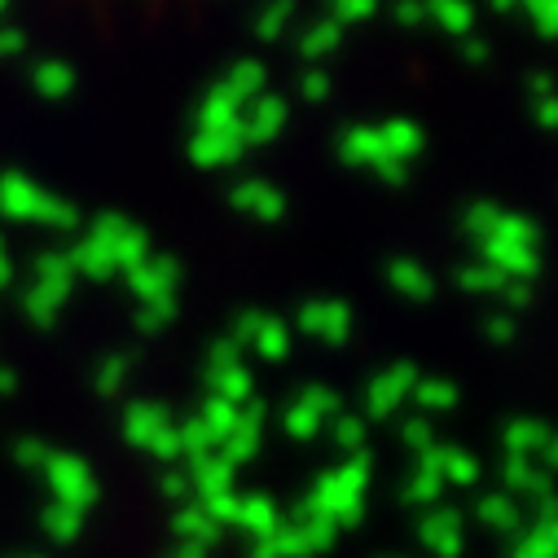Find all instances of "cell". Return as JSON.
Segmentation results:
<instances>
[{
	"label": "cell",
	"mask_w": 558,
	"mask_h": 558,
	"mask_svg": "<svg viewBox=\"0 0 558 558\" xmlns=\"http://www.w3.org/2000/svg\"><path fill=\"white\" fill-rule=\"evenodd\" d=\"M207 387H211V396H220V400H229L238 409H246L255 400V374H251L246 361H238V365H229L220 374H207Z\"/></svg>",
	"instance_id": "29"
},
{
	"label": "cell",
	"mask_w": 558,
	"mask_h": 558,
	"mask_svg": "<svg viewBox=\"0 0 558 558\" xmlns=\"http://www.w3.org/2000/svg\"><path fill=\"white\" fill-rule=\"evenodd\" d=\"M123 282L136 300V308H159V304H177V291H181V264L172 255H159L150 251L132 272H123Z\"/></svg>",
	"instance_id": "7"
},
{
	"label": "cell",
	"mask_w": 558,
	"mask_h": 558,
	"mask_svg": "<svg viewBox=\"0 0 558 558\" xmlns=\"http://www.w3.org/2000/svg\"><path fill=\"white\" fill-rule=\"evenodd\" d=\"M40 475H45V484H49V493H53L58 506L88 510V506L97 501V475H93V466H88L84 458H75V453H53Z\"/></svg>",
	"instance_id": "9"
},
{
	"label": "cell",
	"mask_w": 558,
	"mask_h": 558,
	"mask_svg": "<svg viewBox=\"0 0 558 558\" xmlns=\"http://www.w3.org/2000/svg\"><path fill=\"white\" fill-rule=\"evenodd\" d=\"M549 436H554V432H549L545 423H536V417H514V423L501 432L506 462H541Z\"/></svg>",
	"instance_id": "20"
},
{
	"label": "cell",
	"mask_w": 558,
	"mask_h": 558,
	"mask_svg": "<svg viewBox=\"0 0 558 558\" xmlns=\"http://www.w3.org/2000/svg\"><path fill=\"white\" fill-rule=\"evenodd\" d=\"M238 361H242V348H238V343L225 335L220 343H211V348H207V365H203V378H207V374H220V369H229V365H238Z\"/></svg>",
	"instance_id": "46"
},
{
	"label": "cell",
	"mask_w": 558,
	"mask_h": 558,
	"mask_svg": "<svg viewBox=\"0 0 558 558\" xmlns=\"http://www.w3.org/2000/svg\"><path fill=\"white\" fill-rule=\"evenodd\" d=\"M335 536H339V527L330 519L295 510V519H287L277 536L251 545V558H317L335 545Z\"/></svg>",
	"instance_id": "5"
},
{
	"label": "cell",
	"mask_w": 558,
	"mask_h": 558,
	"mask_svg": "<svg viewBox=\"0 0 558 558\" xmlns=\"http://www.w3.org/2000/svg\"><path fill=\"white\" fill-rule=\"evenodd\" d=\"M10 287H14V259L0 255V291H10Z\"/></svg>",
	"instance_id": "55"
},
{
	"label": "cell",
	"mask_w": 558,
	"mask_h": 558,
	"mask_svg": "<svg viewBox=\"0 0 558 558\" xmlns=\"http://www.w3.org/2000/svg\"><path fill=\"white\" fill-rule=\"evenodd\" d=\"M300 93H304V101H326V97H330V71L308 66V71L300 75Z\"/></svg>",
	"instance_id": "47"
},
{
	"label": "cell",
	"mask_w": 558,
	"mask_h": 558,
	"mask_svg": "<svg viewBox=\"0 0 558 558\" xmlns=\"http://www.w3.org/2000/svg\"><path fill=\"white\" fill-rule=\"evenodd\" d=\"M541 466H545V471H549V475H554V471H558V432H554V436H549V445H545V458H541Z\"/></svg>",
	"instance_id": "54"
},
{
	"label": "cell",
	"mask_w": 558,
	"mask_h": 558,
	"mask_svg": "<svg viewBox=\"0 0 558 558\" xmlns=\"http://www.w3.org/2000/svg\"><path fill=\"white\" fill-rule=\"evenodd\" d=\"M532 119L541 128H558V93L549 75H532Z\"/></svg>",
	"instance_id": "40"
},
{
	"label": "cell",
	"mask_w": 558,
	"mask_h": 558,
	"mask_svg": "<svg viewBox=\"0 0 558 558\" xmlns=\"http://www.w3.org/2000/svg\"><path fill=\"white\" fill-rule=\"evenodd\" d=\"M378 136H383L387 159L400 163V168H409V159L423 155V146H427V132L413 119H387V123H378Z\"/></svg>",
	"instance_id": "22"
},
{
	"label": "cell",
	"mask_w": 558,
	"mask_h": 558,
	"mask_svg": "<svg viewBox=\"0 0 558 558\" xmlns=\"http://www.w3.org/2000/svg\"><path fill=\"white\" fill-rule=\"evenodd\" d=\"M387 287H391L396 295H404V300H432V295H436V277H432L427 264L400 255V259L387 264Z\"/></svg>",
	"instance_id": "25"
},
{
	"label": "cell",
	"mask_w": 558,
	"mask_h": 558,
	"mask_svg": "<svg viewBox=\"0 0 558 558\" xmlns=\"http://www.w3.org/2000/svg\"><path fill=\"white\" fill-rule=\"evenodd\" d=\"M326 19H335L339 27H348V23H365V19H374V5H369V0H339V5H335Z\"/></svg>",
	"instance_id": "48"
},
{
	"label": "cell",
	"mask_w": 558,
	"mask_h": 558,
	"mask_svg": "<svg viewBox=\"0 0 558 558\" xmlns=\"http://www.w3.org/2000/svg\"><path fill=\"white\" fill-rule=\"evenodd\" d=\"M339 159H343L348 168H365V172H374L378 181H391V185H400L404 172H409V168H400V163L387 159L383 136H378V123L348 128V132L339 136Z\"/></svg>",
	"instance_id": "10"
},
{
	"label": "cell",
	"mask_w": 558,
	"mask_h": 558,
	"mask_svg": "<svg viewBox=\"0 0 558 558\" xmlns=\"http://www.w3.org/2000/svg\"><path fill=\"white\" fill-rule=\"evenodd\" d=\"M462 229L480 246V259L493 264L506 282H532L536 277V268H541V233L519 211H506V207H493V203H475L462 216Z\"/></svg>",
	"instance_id": "1"
},
{
	"label": "cell",
	"mask_w": 558,
	"mask_h": 558,
	"mask_svg": "<svg viewBox=\"0 0 558 558\" xmlns=\"http://www.w3.org/2000/svg\"><path fill=\"white\" fill-rule=\"evenodd\" d=\"M352 308L343 304V300H308L304 308H300V330L308 335V339H322V343H330V348H343L348 343V335H352Z\"/></svg>",
	"instance_id": "11"
},
{
	"label": "cell",
	"mask_w": 558,
	"mask_h": 558,
	"mask_svg": "<svg viewBox=\"0 0 558 558\" xmlns=\"http://www.w3.org/2000/svg\"><path fill=\"white\" fill-rule=\"evenodd\" d=\"M229 97H238L242 106H251L255 97H264L268 93V66L259 62V58H238L220 80H216Z\"/></svg>",
	"instance_id": "23"
},
{
	"label": "cell",
	"mask_w": 558,
	"mask_h": 558,
	"mask_svg": "<svg viewBox=\"0 0 558 558\" xmlns=\"http://www.w3.org/2000/svg\"><path fill=\"white\" fill-rule=\"evenodd\" d=\"M172 423H177L172 409H163L159 400H132V404L123 409V440H128L132 449L150 453V445H155Z\"/></svg>",
	"instance_id": "14"
},
{
	"label": "cell",
	"mask_w": 558,
	"mask_h": 558,
	"mask_svg": "<svg viewBox=\"0 0 558 558\" xmlns=\"http://www.w3.org/2000/svg\"><path fill=\"white\" fill-rule=\"evenodd\" d=\"M0 216L19 220V225H45V229H75L80 225V207L49 194L45 185L27 181L23 172H5L0 177Z\"/></svg>",
	"instance_id": "3"
},
{
	"label": "cell",
	"mask_w": 558,
	"mask_h": 558,
	"mask_svg": "<svg viewBox=\"0 0 558 558\" xmlns=\"http://www.w3.org/2000/svg\"><path fill=\"white\" fill-rule=\"evenodd\" d=\"M427 23H436L445 36L466 40L471 36V23H475V10L462 5V0H436V5H427Z\"/></svg>",
	"instance_id": "34"
},
{
	"label": "cell",
	"mask_w": 558,
	"mask_h": 558,
	"mask_svg": "<svg viewBox=\"0 0 558 558\" xmlns=\"http://www.w3.org/2000/svg\"><path fill=\"white\" fill-rule=\"evenodd\" d=\"M19 391V374L14 369H0V396H14Z\"/></svg>",
	"instance_id": "56"
},
{
	"label": "cell",
	"mask_w": 558,
	"mask_h": 558,
	"mask_svg": "<svg viewBox=\"0 0 558 558\" xmlns=\"http://www.w3.org/2000/svg\"><path fill=\"white\" fill-rule=\"evenodd\" d=\"M75 84H80V75H75V66L62 62V58H40V62L32 66V88H36L45 101H66V97L75 93Z\"/></svg>",
	"instance_id": "26"
},
{
	"label": "cell",
	"mask_w": 558,
	"mask_h": 558,
	"mask_svg": "<svg viewBox=\"0 0 558 558\" xmlns=\"http://www.w3.org/2000/svg\"><path fill=\"white\" fill-rule=\"evenodd\" d=\"M251 352H259L264 361H287L291 356V326L282 322V317H268L264 313V322H259V330H255V339H251Z\"/></svg>",
	"instance_id": "30"
},
{
	"label": "cell",
	"mask_w": 558,
	"mask_h": 558,
	"mask_svg": "<svg viewBox=\"0 0 558 558\" xmlns=\"http://www.w3.org/2000/svg\"><path fill=\"white\" fill-rule=\"evenodd\" d=\"M417 365L409 361H391L387 369H378L365 387V423H387V417L400 413L404 400H413V387H417Z\"/></svg>",
	"instance_id": "8"
},
{
	"label": "cell",
	"mask_w": 558,
	"mask_h": 558,
	"mask_svg": "<svg viewBox=\"0 0 558 558\" xmlns=\"http://www.w3.org/2000/svg\"><path fill=\"white\" fill-rule=\"evenodd\" d=\"M413 462L432 466L445 480V488H475L480 484V458L471 449H462V445H436V449H427L423 458H413Z\"/></svg>",
	"instance_id": "18"
},
{
	"label": "cell",
	"mask_w": 558,
	"mask_h": 558,
	"mask_svg": "<svg viewBox=\"0 0 558 558\" xmlns=\"http://www.w3.org/2000/svg\"><path fill=\"white\" fill-rule=\"evenodd\" d=\"M417 541L427 545L432 558H462L466 549V527H462V514L449 510V506H432L417 523Z\"/></svg>",
	"instance_id": "13"
},
{
	"label": "cell",
	"mask_w": 558,
	"mask_h": 558,
	"mask_svg": "<svg viewBox=\"0 0 558 558\" xmlns=\"http://www.w3.org/2000/svg\"><path fill=\"white\" fill-rule=\"evenodd\" d=\"M177 317V304H159V308H136V326H142V330H163L168 322Z\"/></svg>",
	"instance_id": "50"
},
{
	"label": "cell",
	"mask_w": 558,
	"mask_h": 558,
	"mask_svg": "<svg viewBox=\"0 0 558 558\" xmlns=\"http://www.w3.org/2000/svg\"><path fill=\"white\" fill-rule=\"evenodd\" d=\"M339 45H343V27H339L335 19H317V23H308V27L300 32V40H295V49H300V58H304L308 66H317L322 58H330Z\"/></svg>",
	"instance_id": "28"
},
{
	"label": "cell",
	"mask_w": 558,
	"mask_h": 558,
	"mask_svg": "<svg viewBox=\"0 0 558 558\" xmlns=\"http://www.w3.org/2000/svg\"><path fill=\"white\" fill-rule=\"evenodd\" d=\"M49 458H53V449H49L45 440H36V436H23V440L14 445V462H19L23 471H45Z\"/></svg>",
	"instance_id": "45"
},
{
	"label": "cell",
	"mask_w": 558,
	"mask_h": 558,
	"mask_svg": "<svg viewBox=\"0 0 558 558\" xmlns=\"http://www.w3.org/2000/svg\"><path fill=\"white\" fill-rule=\"evenodd\" d=\"M168 558H207V554H203V549H190V545H181V549H177V554H168Z\"/></svg>",
	"instance_id": "58"
},
{
	"label": "cell",
	"mask_w": 558,
	"mask_h": 558,
	"mask_svg": "<svg viewBox=\"0 0 558 558\" xmlns=\"http://www.w3.org/2000/svg\"><path fill=\"white\" fill-rule=\"evenodd\" d=\"M532 527H541V532H549V541L558 545V514H554V519H545V523H532Z\"/></svg>",
	"instance_id": "57"
},
{
	"label": "cell",
	"mask_w": 558,
	"mask_h": 558,
	"mask_svg": "<svg viewBox=\"0 0 558 558\" xmlns=\"http://www.w3.org/2000/svg\"><path fill=\"white\" fill-rule=\"evenodd\" d=\"M287 119H291L287 97H272V93L255 97V101L246 106V114H242V136H246V146H268V142H277V136L287 132Z\"/></svg>",
	"instance_id": "16"
},
{
	"label": "cell",
	"mask_w": 558,
	"mask_h": 558,
	"mask_svg": "<svg viewBox=\"0 0 558 558\" xmlns=\"http://www.w3.org/2000/svg\"><path fill=\"white\" fill-rule=\"evenodd\" d=\"M475 519L497 532V536H514L523 527V506L510 497V493H484L480 506H475Z\"/></svg>",
	"instance_id": "27"
},
{
	"label": "cell",
	"mask_w": 558,
	"mask_h": 558,
	"mask_svg": "<svg viewBox=\"0 0 558 558\" xmlns=\"http://www.w3.org/2000/svg\"><path fill=\"white\" fill-rule=\"evenodd\" d=\"M128 369H132V356H123V352H110V356L97 365V378H93V387H97L101 396H119V391L128 387Z\"/></svg>",
	"instance_id": "39"
},
{
	"label": "cell",
	"mask_w": 558,
	"mask_h": 558,
	"mask_svg": "<svg viewBox=\"0 0 558 558\" xmlns=\"http://www.w3.org/2000/svg\"><path fill=\"white\" fill-rule=\"evenodd\" d=\"M339 413H343L339 391L313 383V387H304V391L282 409V432H287L291 440H313V436H322V432L335 423Z\"/></svg>",
	"instance_id": "6"
},
{
	"label": "cell",
	"mask_w": 558,
	"mask_h": 558,
	"mask_svg": "<svg viewBox=\"0 0 558 558\" xmlns=\"http://www.w3.org/2000/svg\"><path fill=\"white\" fill-rule=\"evenodd\" d=\"M172 532H177V541L181 545H190V549H211L216 541H220V523L198 506V501H190V506H181L177 510V519H172Z\"/></svg>",
	"instance_id": "24"
},
{
	"label": "cell",
	"mask_w": 558,
	"mask_h": 558,
	"mask_svg": "<svg viewBox=\"0 0 558 558\" xmlns=\"http://www.w3.org/2000/svg\"><path fill=\"white\" fill-rule=\"evenodd\" d=\"M0 255H5V238H0Z\"/></svg>",
	"instance_id": "59"
},
{
	"label": "cell",
	"mask_w": 558,
	"mask_h": 558,
	"mask_svg": "<svg viewBox=\"0 0 558 558\" xmlns=\"http://www.w3.org/2000/svg\"><path fill=\"white\" fill-rule=\"evenodd\" d=\"M150 458H155V462H163L168 471L185 462V449H181V427H177V423H172V427H168V432H163V436L150 445Z\"/></svg>",
	"instance_id": "44"
},
{
	"label": "cell",
	"mask_w": 558,
	"mask_h": 558,
	"mask_svg": "<svg viewBox=\"0 0 558 558\" xmlns=\"http://www.w3.org/2000/svg\"><path fill=\"white\" fill-rule=\"evenodd\" d=\"M233 527L246 532L251 541H268V536L282 532V510H277V501L264 497V493H242V497H238Z\"/></svg>",
	"instance_id": "19"
},
{
	"label": "cell",
	"mask_w": 558,
	"mask_h": 558,
	"mask_svg": "<svg viewBox=\"0 0 558 558\" xmlns=\"http://www.w3.org/2000/svg\"><path fill=\"white\" fill-rule=\"evenodd\" d=\"M510 558H558V545L549 541V532H541V527H532V532H523V536L514 541V549H510Z\"/></svg>",
	"instance_id": "42"
},
{
	"label": "cell",
	"mask_w": 558,
	"mask_h": 558,
	"mask_svg": "<svg viewBox=\"0 0 558 558\" xmlns=\"http://www.w3.org/2000/svg\"><path fill=\"white\" fill-rule=\"evenodd\" d=\"M396 23H404V27L427 23V5H396Z\"/></svg>",
	"instance_id": "52"
},
{
	"label": "cell",
	"mask_w": 558,
	"mask_h": 558,
	"mask_svg": "<svg viewBox=\"0 0 558 558\" xmlns=\"http://www.w3.org/2000/svg\"><path fill=\"white\" fill-rule=\"evenodd\" d=\"M523 14H527V23H532L545 40H558V0H532Z\"/></svg>",
	"instance_id": "43"
},
{
	"label": "cell",
	"mask_w": 558,
	"mask_h": 558,
	"mask_svg": "<svg viewBox=\"0 0 558 558\" xmlns=\"http://www.w3.org/2000/svg\"><path fill=\"white\" fill-rule=\"evenodd\" d=\"M194 417L211 432V440L216 445H225L229 436H233V427H238V417H242V409L238 404H229V400H220V396H207L198 409H194Z\"/></svg>",
	"instance_id": "31"
},
{
	"label": "cell",
	"mask_w": 558,
	"mask_h": 558,
	"mask_svg": "<svg viewBox=\"0 0 558 558\" xmlns=\"http://www.w3.org/2000/svg\"><path fill=\"white\" fill-rule=\"evenodd\" d=\"M458 287H462V291H471V295H501L510 282H506V277H501L493 264L475 259V264L458 268Z\"/></svg>",
	"instance_id": "36"
},
{
	"label": "cell",
	"mask_w": 558,
	"mask_h": 558,
	"mask_svg": "<svg viewBox=\"0 0 558 558\" xmlns=\"http://www.w3.org/2000/svg\"><path fill=\"white\" fill-rule=\"evenodd\" d=\"M449 488H445V480L432 471V466H423V462H413V471H409V480H404V501L409 506H440V497H445Z\"/></svg>",
	"instance_id": "32"
},
{
	"label": "cell",
	"mask_w": 558,
	"mask_h": 558,
	"mask_svg": "<svg viewBox=\"0 0 558 558\" xmlns=\"http://www.w3.org/2000/svg\"><path fill=\"white\" fill-rule=\"evenodd\" d=\"M264 423H268V404L255 396V400L242 409V417H238L233 436L220 445V458H225L229 466H242V462H251V458L259 453V445H264Z\"/></svg>",
	"instance_id": "17"
},
{
	"label": "cell",
	"mask_w": 558,
	"mask_h": 558,
	"mask_svg": "<svg viewBox=\"0 0 558 558\" xmlns=\"http://www.w3.org/2000/svg\"><path fill=\"white\" fill-rule=\"evenodd\" d=\"M330 440H335V449H339V453L356 458V453H365L369 423H365V417H356V413H339L335 423H330Z\"/></svg>",
	"instance_id": "35"
},
{
	"label": "cell",
	"mask_w": 558,
	"mask_h": 558,
	"mask_svg": "<svg viewBox=\"0 0 558 558\" xmlns=\"http://www.w3.org/2000/svg\"><path fill=\"white\" fill-rule=\"evenodd\" d=\"M159 488H163V497H172V501H177V497H185V493H190V475L172 466V471H163V480H159Z\"/></svg>",
	"instance_id": "51"
},
{
	"label": "cell",
	"mask_w": 558,
	"mask_h": 558,
	"mask_svg": "<svg viewBox=\"0 0 558 558\" xmlns=\"http://www.w3.org/2000/svg\"><path fill=\"white\" fill-rule=\"evenodd\" d=\"M40 527H45V536H49V541L71 545V541L84 532V510H71V506L49 501V506L40 510Z\"/></svg>",
	"instance_id": "33"
},
{
	"label": "cell",
	"mask_w": 558,
	"mask_h": 558,
	"mask_svg": "<svg viewBox=\"0 0 558 558\" xmlns=\"http://www.w3.org/2000/svg\"><path fill=\"white\" fill-rule=\"evenodd\" d=\"M413 400L423 404L427 413L453 409V404H458V383H449V378H417V387H413Z\"/></svg>",
	"instance_id": "38"
},
{
	"label": "cell",
	"mask_w": 558,
	"mask_h": 558,
	"mask_svg": "<svg viewBox=\"0 0 558 558\" xmlns=\"http://www.w3.org/2000/svg\"><path fill=\"white\" fill-rule=\"evenodd\" d=\"M295 23V5H268V10H259L255 14V23H251V32H255V40H264V45H272V40H282L287 36V27Z\"/></svg>",
	"instance_id": "37"
},
{
	"label": "cell",
	"mask_w": 558,
	"mask_h": 558,
	"mask_svg": "<svg viewBox=\"0 0 558 558\" xmlns=\"http://www.w3.org/2000/svg\"><path fill=\"white\" fill-rule=\"evenodd\" d=\"M75 282H80V272H75V264H71L66 251H40L36 264H32V287L23 295L27 322L32 326H53L58 313L66 308Z\"/></svg>",
	"instance_id": "4"
},
{
	"label": "cell",
	"mask_w": 558,
	"mask_h": 558,
	"mask_svg": "<svg viewBox=\"0 0 558 558\" xmlns=\"http://www.w3.org/2000/svg\"><path fill=\"white\" fill-rule=\"evenodd\" d=\"M400 445H404L413 458H423L427 449H436V445H440V440H436V427L427 423V413L404 417V423H400Z\"/></svg>",
	"instance_id": "41"
},
{
	"label": "cell",
	"mask_w": 558,
	"mask_h": 558,
	"mask_svg": "<svg viewBox=\"0 0 558 558\" xmlns=\"http://www.w3.org/2000/svg\"><path fill=\"white\" fill-rule=\"evenodd\" d=\"M510 330H514V317L510 313H497V322H488V335L493 339H510Z\"/></svg>",
	"instance_id": "53"
},
{
	"label": "cell",
	"mask_w": 558,
	"mask_h": 558,
	"mask_svg": "<svg viewBox=\"0 0 558 558\" xmlns=\"http://www.w3.org/2000/svg\"><path fill=\"white\" fill-rule=\"evenodd\" d=\"M27 49V32L19 23H0V62L5 58H19Z\"/></svg>",
	"instance_id": "49"
},
{
	"label": "cell",
	"mask_w": 558,
	"mask_h": 558,
	"mask_svg": "<svg viewBox=\"0 0 558 558\" xmlns=\"http://www.w3.org/2000/svg\"><path fill=\"white\" fill-rule=\"evenodd\" d=\"M365 493H369V458L356 453V458H343L339 466H330V471L313 484V493L304 497L300 510L322 514V519H330L335 527H352V523H361V514H365Z\"/></svg>",
	"instance_id": "2"
},
{
	"label": "cell",
	"mask_w": 558,
	"mask_h": 558,
	"mask_svg": "<svg viewBox=\"0 0 558 558\" xmlns=\"http://www.w3.org/2000/svg\"><path fill=\"white\" fill-rule=\"evenodd\" d=\"M229 203H233V211H242V216H251V220H264V225H272V220L287 216V194L277 190L272 181H264V177L238 181L233 194H229Z\"/></svg>",
	"instance_id": "15"
},
{
	"label": "cell",
	"mask_w": 558,
	"mask_h": 558,
	"mask_svg": "<svg viewBox=\"0 0 558 558\" xmlns=\"http://www.w3.org/2000/svg\"><path fill=\"white\" fill-rule=\"evenodd\" d=\"M185 475H190V488L198 493V501L238 493V466H229L220 453H207V458L190 462V466H185Z\"/></svg>",
	"instance_id": "21"
},
{
	"label": "cell",
	"mask_w": 558,
	"mask_h": 558,
	"mask_svg": "<svg viewBox=\"0 0 558 558\" xmlns=\"http://www.w3.org/2000/svg\"><path fill=\"white\" fill-rule=\"evenodd\" d=\"M246 150H251V146H246L242 128L194 132V136H190V159H194V168H203V172H225V168H233Z\"/></svg>",
	"instance_id": "12"
}]
</instances>
